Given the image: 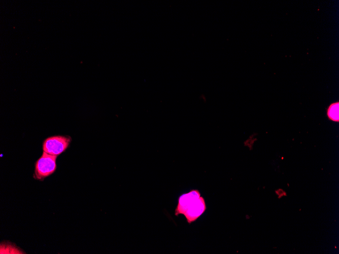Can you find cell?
Returning <instances> with one entry per match:
<instances>
[{"label":"cell","mask_w":339,"mask_h":254,"mask_svg":"<svg viewBox=\"0 0 339 254\" xmlns=\"http://www.w3.org/2000/svg\"><path fill=\"white\" fill-rule=\"evenodd\" d=\"M57 156L50 155L43 152L42 156L35 165V176L37 179H42L53 173L56 168Z\"/></svg>","instance_id":"6da1fadb"},{"label":"cell","mask_w":339,"mask_h":254,"mask_svg":"<svg viewBox=\"0 0 339 254\" xmlns=\"http://www.w3.org/2000/svg\"><path fill=\"white\" fill-rule=\"evenodd\" d=\"M70 142L71 138L67 136L58 135L48 137L43 142V152L57 156L67 149Z\"/></svg>","instance_id":"7a4b0ae2"},{"label":"cell","mask_w":339,"mask_h":254,"mask_svg":"<svg viewBox=\"0 0 339 254\" xmlns=\"http://www.w3.org/2000/svg\"><path fill=\"white\" fill-rule=\"evenodd\" d=\"M201 194L197 189H193L187 193L181 195L178 200V204L175 210V215L184 214L189 206L196 201Z\"/></svg>","instance_id":"3957f363"},{"label":"cell","mask_w":339,"mask_h":254,"mask_svg":"<svg viewBox=\"0 0 339 254\" xmlns=\"http://www.w3.org/2000/svg\"><path fill=\"white\" fill-rule=\"evenodd\" d=\"M207 206L205 198L200 196L193 202L187 208L184 215L188 224L196 221L206 210Z\"/></svg>","instance_id":"277c9868"},{"label":"cell","mask_w":339,"mask_h":254,"mask_svg":"<svg viewBox=\"0 0 339 254\" xmlns=\"http://www.w3.org/2000/svg\"><path fill=\"white\" fill-rule=\"evenodd\" d=\"M338 106L339 103L338 102H334L330 105L327 113V116L329 119L333 121L338 122Z\"/></svg>","instance_id":"5b68a950"},{"label":"cell","mask_w":339,"mask_h":254,"mask_svg":"<svg viewBox=\"0 0 339 254\" xmlns=\"http://www.w3.org/2000/svg\"><path fill=\"white\" fill-rule=\"evenodd\" d=\"M275 193L278 196V198H281V197L287 195L286 192L282 189H279L276 190Z\"/></svg>","instance_id":"8992f818"}]
</instances>
